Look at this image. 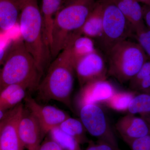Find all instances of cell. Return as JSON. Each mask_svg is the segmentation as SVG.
Wrapping results in <instances>:
<instances>
[{
    "instance_id": "6da1fadb",
    "label": "cell",
    "mask_w": 150,
    "mask_h": 150,
    "mask_svg": "<svg viewBox=\"0 0 150 150\" xmlns=\"http://www.w3.org/2000/svg\"><path fill=\"white\" fill-rule=\"evenodd\" d=\"M71 45V38L50 65L37 90L43 100L58 101L72 109L71 98L76 73Z\"/></svg>"
},
{
    "instance_id": "7a4b0ae2",
    "label": "cell",
    "mask_w": 150,
    "mask_h": 150,
    "mask_svg": "<svg viewBox=\"0 0 150 150\" xmlns=\"http://www.w3.org/2000/svg\"><path fill=\"white\" fill-rule=\"evenodd\" d=\"M41 76L22 38L14 40L8 48L0 69V92L14 84L21 85L29 90L37 89Z\"/></svg>"
},
{
    "instance_id": "3957f363",
    "label": "cell",
    "mask_w": 150,
    "mask_h": 150,
    "mask_svg": "<svg viewBox=\"0 0 150 150\" xmlns=\"http://www.w3.org/2000/svg\"><path fill=\"white\" fill-rule=\"evenodd\" d=\"M96 0H63L54 20L51 58L55 59L79 31L95 5Z\"/></svg>"
},
{
    "instance_id": "277c9868",
    "label": "cell",
    "mask_w": 150,
    "mask_h": 150,
    "mask_svg": "<svg viewBox=\"0 0 150 150\" xmlns=\"http://www.w3.org/2000/svg\"><path fill=\"white\" fill-rule=\"evenodd\" d=\"M18 23L22 39L42 75L51 56L43 39L41 12L37 0H21Z\"/></svg>"
},
{
    "instance_id": "5b68a950",
    "label": "cell",
    "mask_w": 150,
    "mask_h": 150,
    "mask_svg": "<svg viewBox=\"0 0 150 150\" xmlns=\"http://www.w3.org/2000/svg\"><path fill=\"white\" fill-rule=\"evenodd\" d=\"M105 53L108 74L122 83L129 82L149 60L139 44L129 39L116 43Z\"/></svg>"
},
{
    "instance_id": "8992f818",
    "label": "cell",
    "mask_w": 150,
    "mask_h": 150,
    "mask_svg": "<svg viewBox=\"0 0 150 150\" xmlns=\"http://www.w3.org/2000/svg\"><path fill=\"white\" fill-rule=\"evenodd\" d=\"M135 30L112 0H104L102 35L98 43L106 52L116 43L134 37Z\"/></svg>"
},
{
    "instance_id": "52a82bcc",
    "label": "cell",
    "mask_w": 150,
    "mask_h": 150,
    "mask_svg": "<svg viewBox=\"0 0 150 150\" xmlns=\"http://www.w3.org/2000/svg\"><path fill=\"white\" fill-rule=\"evenodd\" d=\"M80 120L86 131L97 141L106 142L118 147L115 134L105 113L97 104H89L79 109Z\"/></svg>"
},
{
    "instance_id": "ba28073f",
    "label": "cell",
    "mask_w": 150,
    "mask_h": 150,
    "mask_svg": "<svg viewBox=\"0 0 150 150\" xmlns=\"http://www.w3.org/2000/svg\"><path fill=\"white\" fill-rule=\"evenodd\" d=\"M74 68L81 87L91 82L107 79L105 61L97 49L75 62Z\"/></svg>"
},
{
    "instance_id": "9c48e42d",
    "label": "cell",
    "mask_w": 150,
    "mask_h": 150,
    "mask_svg": "<svg viewBox=\"0 0 150 150\" xmlns=\"http://www.w3.org/2000/svg\"><path fill=\"white\" fill-rule=\"evenodd\" d=\"M29 112L38 121L43 135L48 134L52 129L59 125L70 116L64 110L50 105H43L30 95L25 98Z\"/></svg>"
},
{
    "instance_id": "30bf717a",
    "label": "cell",
    "mask_w": 150,
    "mask_h": 150,
    "mask_svg": "<svg viewBox=\"0 0 150 150\" xmlns=\"http://www.w3.org/2000/svg\"><path fill=\"white\" fill-rule=\"evenodd\" d=\"M24 110L21 103L11 109L0 133V150H23L18 125Z\"/></svg>"
},
{
    "instance_id": "8fae6325",
    "label": "cell",
    "mask_w": 150,
    "mask_h": 150,
    "mask_svg": "<svg viewBox=\"0 0 150 150\" xmlns=\"http://www.w3.org/2000/svg\"><path fill=\"white\" fill-rule=\"evenodd\" d=\"M116 91L113 86L106 80L91 82L81 87L76 99L79 109L83 105L104 103Z\"/></svg>"
},
{
    "instance_id": "7c38bea8",
    "label": "cell",
    "mask_w": 150,
    "mask_h": 150,
    "mask_svg": "<svg viewBox=\"0 0 150 150\" xmlns=\"http://www.w3.org/2000/svg\"><path fill=\"white\" fill-rule=\"evenodd\" d=\"M115 129L127 144L150 134V124L144 119L128 113L117 121Z\"/></svg>"
},
{
    "instance_id": "4fadbf2b",
    "label": "cell",
    "mask_w": 150,
    "mask_h": 150,
    "mask_svg": "<svg viewBox=\"0 0 150 150\" xmlns=\"http://www.w3.org/2000/svg\"><path fill=\"white\" fill-rule=\"evenodd\" d=\"M18 134L24 148L39 150L43 134L38 121L30 112L24 111L19 123Z\"/></svg>"
},
{
    "instance_id": "5bb4252c",
    "label": "cell",
    "mask_w": 150,
    "mask_h": 150,
    "mask_svg": "<svg viewBox=\"0 0 150 150\" xmlns=\"http://www.w3.org/2000/svg\"><path fill=\"white\" fill-rule=\"evenodd\" d=\"M104 0L96 3L91 12L79 32V35L98 40L102 35Z\"/></svg>"
},
{
    "instance_id": "9a60e30c",
    "label": "cell",
    "mask_w": 150,
    "mask_h": 150,
    "mask_svg": "<svg viewBox=\"0 0 150 150\" xmlns=\"http://www.w3.org/2000/svg\"><path fill=\"white\" fill-rule=\"evenodd\" d=\"M63 0H42L41 12L43 39L50 52L54 20Z\"/></svg>"
},
{
    "instance_id": "2e32d148",
    "label": "cell",
    "mask_w": 150,
    "mask_h": 150,
    "mask_svg": "<svg viewBox=\"0 0 150 150\" xmlns=\"http://www.w3.org/2000/svg\"><path fill=\"white\" fill-rule=\"evenodd\" d=\"M21 0H0V30L6 32L18 22Z\"/></svg>"
},
{
    "instance_id": "e0dca14e",
    "label": "cell",
    "mask_w": 150,
    "mask_h": 150,
    "mask_svg": "<svg viewBox=\"0 0 150 150\" xmlns=\"http://www.w3.org/2000/svg\"><path fill=\"white\" fill-rule=\"evenodd\" d=\"M134 28V30L145 25L142 6L137 0H112Z\"/></svg>"
},
{
    "instance_id": "ac0fdd59",
    "label": "cell",
    "mask_w": 150,
    "mask_h": 150,
    "mask_svg": "<svg viewBox=\"0 0 150 150\" xmlns=\"http://www.w3.org/2000/svg\"><path fill=\"white\" fill-rule=\"evenodd\" d=\"M27 89L21 85L8 86L0 92V108L9 110L21 103Z\"/></svg>"
},
{
    "instance_id": "d6986e66",
    "label": "cell",
    "mask_w": 150,
    "mask_h": 150,
    "mask_svg": "<svg viewBox=\"0 0 150 150\" xmlns=\"http://www.w3.org/2000/svg\"><path fill=\"white\" fill-rule=\"evenodd\" d=\"M97 50L95 41L90 38L76 33L71 37V51L75 63Z\"/></svg>"
},
{
    "instance_id": "ffe728a7",
    "label": "cell",
    "mask_w": 150,
    "mask_h": 150,
    "mask_svg": "<svg viewBox=\"0 0 150 150\" xmlns=\"http://www.w3.org/2000/svg\"><path fill=\"white\" fill-rule=\"evenodd\" d=\"M128 113L139 114L140 117L150 124V94L142 93L136 95L129 105Z\"/></svg>"
},
{
    "instance_id": "44dd1931",
    "label": "cell",
    "mask_w": 150,
    "mask_h": 150,
    "mask_svg": "<svg viewBox=\"0 0 150 150\" xmlns=\"http://www.w3.org/2000/svg\"><path fill=\"white\" fill-rule=\"evenodd\" d=\"M62 131L75 138L80 144L88 142L85 128L80 120L70 117L59 126Z\"/></svg>"
},
{
    "instance_id": "7402d4cb",
    "label": "cell",
    "mask_w": 150,
    "mask_h": 150,
    "mask_svg": "<svg viewBox=\"0 0 150 150\" xmlns=\"http://www.w3.org/2000/svg\"><path fill=\"white\" fill-rule=\"evenodd\" d=\"M137 92L115 91L104 103L112 110L118 112L127 111L129 105Z\"/></svg>"
},
{
    "instance_id": "603a6c76",
    "label": "cell",
    "mask_w": 150,
    "mask_h": 150,
    "mask_svg": "<svg viewBox=\"0 0 150 150\" xmlns=\"http://www.w3.org/2000/svg\"><path fill=\"white\" fill-rule=\"evenodd\" d=\"M48 134L51 139L57 143L63 150H81L80 144L78 141L64 132L59 126L52 129Z\"/></svg>"
},
{
    "instance_id": "cb8c5ba5",
    "label": "cell",
    "mask_w": 150,
    "mask_h": 150,
    "mask_svg": "<svg viewBox=\"0 0 150 150\" xmlns=\"http://www.w3.org/2000/svg\"><path fill=\"white\" fill-rule=\"evenodd\" d=\"M134 38L150 60V30L146 25L136 30Z\"/></svg>"
},
{
    "instance_id": "d4e9b609",
    "label": "cell",
    "mask_w": 150,
    "mask_h": 150,
    "mask_svg": "<svg viewBox=\"0 0 150 150\" xmlns=\"http://www.w3.org/2000/svg\"><path fill=\"white\" fill-rule=\"evenodd\" d=\"M150 75V60L149 59L142 65L139 71L129 81V87L135 91L137 86L143 79Z\"/></svg>"
},
{
    "instance_id": "484cf974",
    "label": "cell",
    "mask_w": 150,
    "mask_h": 150,
    "mask_svg": "<svg viewBox=\"0 0 150 150\" xmlns=\"http://www.w3.org/2000/svg\"><path fill=\"white\" fill-rule=\"evenodd\" d=\"M127 145L131 150H150V134L136 139Z\"/></svg>"
},
{
    "instance_id": "4316f807",
    "label": "cell",
    "mask_w": 150,
    "mask_h": 150,
    "mask_svg": "<svg viewBox=\"0 0 150 150\" xmlns=\"http://www.w3.org/2000/svg\"><path fill=\"white\" fill-rule=\"evenodd\" d=\"M86 150H121L119 147L106 143L97 141L96 143L89 141Z\"/></svg>"
},
{
    "instance_id": "83f0119b",
    "label": "cell",
    "mask_w": 150,
    "mask_h": 150,
    "mask_svg": "<svg viewBox=\"0 0 150 150\" xmlns=\"http://www.w3.org/2000/svg\"><path fill=\"white\" fill-rule=\"evenodd\" d=\"M135 91L141 92L142 93H149L150 91V75L139 84Z\"/></svg>"
},
{
    "instance_id": "f1b7e54d",
    "label": "cell",
    "mask_w": 150,
    "mask_h": 150,
    "mask_svg": "<svg viewBox=\"0 0 150 150\" xmlns=\"http://www.w3.org/2000/svg\"><path fill=\"white\" fill-rule=\"evenodd\" d=\"M39 150H63L60 146L52 139L46 140L40 145Z\"/></svg>"
},
{
    "instance_id": "f546056e",
    "label": "cell",
    "mask_w": 150,
    "mask_h": 150,
    "mask_svg": "<svg viewBox=\"0 0 150 150\" xmlns=\"http://www.w3.org/2000/svg\"><path fill=\"white\" fill-rule=\"evenodd\" d=\"M143 19L145 25L150 30V6L144 5L142 6Z\"/></svg>"
},
{
    "instance_id": "4dcf8cb0",
    "label": "cell",
    "mask_w": 150,
    "mask_h": 150,
    "mask_svg": "<svg viewBox=\"0 0 150 150\" xmlns=\"http://www.w3.org/2000/svg\"><path fill=\"white\" fill-rule=\"evenodd\" d=\"M7 49L6 46L0 44V69L4 61Z\"/></svg>"
},
{
    "instance_id": "1f68e13d",
    "label": "cell",
    "mask_w": 150,
    "mask_h": 150,
    "mask_svg": "<svg viewBox=\"0 0 150 150\" xmlns=\"http://www.w3.org/2000/svg\"><path fill=\"white\" fill-rule=\"evenodd\" d=\"M10 110H5L0 108V122L4 120L6 117Z\"/></svg>"
},
{
    "instance_id": "d6a6232c",
    "label": "cell",
    "mask_w": 150,
    "mask_h": 150,
    "mask_svg": "<svg viewBox=\"0 0 150 150\" xmlns=\"http://www.w3.org/2000/svg\"><path fill=\"white\" fill-rule=\"evenodd\" d=\"M137 1L139 2L143 3L144 5H149L150 4V0H137Z\"/></svg>"
},
{
    "instance_id": "836d02e7",
    "label": "cell",
    "mask_w": 150,
    "mask_h": 150,
    "mask_svg": "<svg viewBox=\"0 0 150 150\" xmlns=\"http://www.w3.org/2000/svg\"><path fill=\"white\" fill-rule=\"evenodd\" d=\"M6 117L4 118V120H2V121H1V122H0V133H1V129L2 128L3 125H4V123L5 121Z\"/></svg>"
},
{
    "instance_id": "e575fe53",
    "label": "cell",
    "mask_w": 150,
    "mask_h": 150,
    "mask_svg": "<svg viewBox=\"0 0 150 150\" xmlns=\"http://www.w3.org/2000/svg\"><path fill=\"white\" fill-rule=\"evenodd\" d=\"M149 94H150V91H149Z\"/></svg>"
},
{
    "instance_id": "d590c367",
    "label": "cell",
    "mask_w": 150,
    "mask_h": 150,
    "mask_svg": "<svg viewBox=\"0 0 150 150\" xmlns=\"http://www.w3.org/2000/svg\"><path fill=\"white\" fill-rule=\"evenodd\" d=\"M149 6H150V4H149Z\"/></svg>"
}]
</instances>
